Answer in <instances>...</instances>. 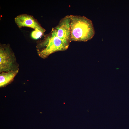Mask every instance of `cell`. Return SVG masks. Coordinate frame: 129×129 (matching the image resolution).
I'll list each match as a JSON object with an SVG mask.
<instances>
[{
  "mask_svg": "<svg viewBox=\"0 0 129 129\" xmlns=\"http://www.w3.org/2000/svg\"><path fill=\"white\" fill-rule=\"evenodd\" d=\"M70 41L86 42L95 34L92 21L84 16L70 15Z\"/></svg>",
  "mask_w": 129,
  "mask_h": 129,
  "instance_id": "obj_1",
  "label": "cell"
},
{
  "mask_svg": "<svg viewBox=\"0 0 129 129\" xmlns=\"http://www.w3.org/2000/svg\"><path fill=\"white\" fill-rule=\"evenodd\" d=\"M37 44L38 54L43 59L55 52L64 51L69 47L57 36L54 27L49 33L44 36L43 40L38 41Z\"/></svg>",
  "mask_w": 129,
  "mask_h": 129,
  "instance_id": "obj_2",
  "label": "cell"
},
{
  "mask_svg": "<svg viewBox=\"0 0 129 129\" xmlns=\"http://www.w3.org/2000/svg\"><path fill=\"white\" fill-rule=\"evenodd\" d=\"M14 53L10 45L1 44L0 47V72H8L19 70Z\"/></svg>",
  "mask_w": 129,
  "mask_h": 129,
  "instance_id": "obj_3",
  "label": "cell"
},
{
  "mask_svg": "<svg viewBox=\"0 0 129 129\" xmlns=\"http://www.w3.org/2000/svg\"><path fill=\"white\" fill-rule=\"evenodd\" d=\"M70 22V15H67L62 18L54 27L57 36L69 46L71 42Z\"/></svg>",
  "mask_w": 129,
  "mask_h": 129,
  "instance_id": "obj_4",
  "label": "cell"
},
{
  "mask_svg": "<svg viewBox=\"0 0 129 129\" xmlns=\"http://www.w3.org/2000/svg\"><path fill=\"white\" fill-rule=\"evenodd\" d=\"M15 21L18 27H29L34 30H38L45 32V29L43 28L38 21L32 16L26 14L19 15L15 18Z\"/></svg>",
  "mask_w": 129,
  "mask_h": 129,
  "instance_id": "obj_5",
  "label": "cell"
},
{
  "mask_svg": "<svg viewBox=\"0 0 129 129\" xmlns=\"http://www.w3.org/2000/svg\"><path fill=\"white\" fill-rule=\"evenodd\" d=\"M19 70L8 72H3L0 74V86L4 87L12 82L19 72Z\"/></svg>",
  "mask_w": 129,
  "mask_h": 129,
  "instance_id": "obj_6",
  "label": "cell"
},
{
  "mask_svg": "<svg viewBox=\"0 0 129 129\" xmlns=\"http://www.w3.org/2000/svg\"><path fill=\"white\" fill-rule=\"evenodd\" d=\"M44 32L38 30H34L32 32L31 36L33 39H37L43 35Z\"/></svg>",
  "mask_w": 129,
  "mask_h": 129,
  "instance_id": "obj_7",
  "label": "cell"
}]
</instances>
